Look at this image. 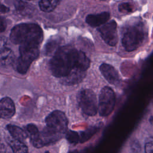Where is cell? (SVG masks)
<instances>
[{
  "label": "cell",
  "instance_id": "1",
  "mask_svg": "<svg viewBox=\"0 0 153 153\" xmlns=\"http://www.w3.org/2000/svg\"><path fill=\"white\" fill-rule=\"evenodd\" d=\"M90 65V60L84 52L71 45H65L53 54L49 62V69L53 75L62 78L74 69L86 71Z\"/></svg>",
  "mask_w": 153,
  "mask_h": 153
},
{
  "label": "cell",
  "instance_id": "2",
  "mask_svg": "<svg viewBox=\"0 0 153 153\" xmlns=\"http://www.w3.org/2000/svg\"><path fill=\"white\" fill-rule=\"evenodd\" d=\"M10 38L15 44L39 45L43 39V32L35 23H20L11 30Z\"/></svg>",
  "mask_w": 153,
  "mask_h": 153
},
{
  "label": "cell",
  "instance_id": "3",
  "mask_svg": "<svg viewBox=\"0 0 153 153\" xmlns=\"http://www.w3.org/2000/svg\"><path fill=\"white\" fill-rule=\"evenodd\" d=\"M148 30L142 20H137L125 27L123 32L122 44L127 51L136 50L146 41Z\"/></svg>",
  "mask_w": 153,
  "mask_h": 153
},
{
  "label": "cell",
  "instance_id": "4",
  "mask_svg": "<svg viewBox=\"0 0 153 153\" xmlns=\"http://www.w3.org/2000/svg\"><path fill=\"white\" fill-rule=\"evenodd\" d=\"M19 53L20 56L14 60L13 64L19 73L25 74L30 64L39 56V45L32 44L21 45L19 47Z\"/></svg>",
  "mask_w": 153,
  "mask_h": 153
},
{
  "label": "cell",
  "instance_id": "5",
  "mask_svg": "<svg viewBox=\"0 0 153 153\" xmlns=\"http://www.w3.org/2000/svg\"><path fill=\"white\" fill-rule=\"evenodd\" d=\"M77 100L81 110L85 114L93 116L97 114V99L95 93L91 90H81L78 94Z\"/></svg>",
  "mask_w": 153,
  "mask_h": 153
},
{
  "label": "cell",
  "instance_id": "6",
  "mask_svg": "<svg viewBox=\"0 0 153 153\" xmlns=\"http://www.w3.org/2000/svg\"><path fill=\"white\" fill-rule=\"evenodd\" d=\"M115 104V96L114 91L109 87H104L99 94L97 110L102 117H106L113 111Z\"/></svg>",
  "mask_w": 153,
  "mask_h": 153
},
{
  "label": "cell",
  "instance_id": "7",
  "mask_svg": "<svg viewBox=\"0 0 153 153\" xmlns=\"http://www.w3.org/2000/svg\"><path fill=\"white\" fill-rule=\"evenodd\" d=\"M46 127L59 133L64 134L67 131L68 120L65 114L59 110L51 112L45 118Z\"/></svg>",
  "mask_w": 153,
  "mask_h": 153
},
{
  "label": "cell",
  "instance_id": "8",
  "mask_svg": "<svg viewBox=\"0 0 153 153\" xmlns=\"http://www.w3.org/2000/svg\"><path fill=\"white\" fill-rule=\"evenodd\" d=\"M117 25L115 20H111L102 25L97 29L102 38L110 46H115L118 42Z\"/></svg>",
  "mask_w": 153,
  "mask_h": 153
},
{
  "label": "cell",
  "instance_id": "9",
  "mask_svg": "<svg viewBox=\"0 0 153 153\" xmlns=\"http://www.w3.org/2000/svg\"><path fill=\"white\" fill-rule=\"evenodd\" d=\"M62 135L63 134L57 133L46 127L42 131L39 132L38 139L33 145L35 148H42L45 145L57 141L62 137Z\"/></svg>",
  "mask_w": 153,
  "mask_h": 153
},
{
  "label": "cell",
  "instance_id": "10",
  "mask_svg": "<svg viewBox=\"0 0 153 153\" xmlns=\"http://www.w3.org/2000/svg\"><path fill=\"white\" fill-rule=\"evenodd\" d=\"M14 60V53L8 45L7 39L4 36H0V65H10L13 64Z\"/></svg>",
  "mask_w": 153,
  "mask_h": 153
},
{
  "label": "cell",
  "instance_id": "11",
  "mask_svg": "<svg viewBox=\"0 0 153 153\" xmlns=\"http://www.w3.org/2000/svg\"><path fill=\"white\" fill-rule=\"evenodd\" d=\"M100 71L104 78L111 84L117 85L120 84V77L117 71L111 65L102 63L100 67Z\"/></svg>",
  "mask_w": 153,
  "mask_h": 153
},
{
  "label": "cell",
  "instance_id": "12",
  "mask_svg": "<svg viewBox=\"0 0 153 153\" xmlns=\"http://www.w3.org/2000/svg\"><path fill=\"white\" fill-rule=\"evenodd\" d=\"M15 112L14 103L10 97H5L0 100V118H10L14 115Z\"/></svg>",
  "mask_w": 153,
  "mask_h": 153
},
{
  "label": "cell",
  "instance_id": "13",
  "mask_svg": "<svg viewBox=\"0 0 153 153\" xmlns=\"http://www.w3.org/2000/svg\"><path fill=\"white\" fill-rule=\"evenodd\" d=\"M109 18V13L102 12L98 14L88 15L85 18V22L91 27H97L100 26L108 22Z\"/></svg>",
  "mask_w": 153,
  "mask_h": 153
},
{
  "label": "cell",
  "instance_id": "14",
  "mask_svg": "<svg viewBox=\"0 0 153 153\" xmlns=\"http://www.w3.org/2000/svg\"><path fill=\"white\" fill-rule=\"evenodd\" d=\"M86 71L79 69L72 70L68 75L62 78L61 82L66 85H74L80 82L85 76Z\"/></svg>",
  "mask_w": 153,
  "mask_h": 153
},
{
  "label": "cell",
  "instance_id": "15",
  "mask_svg": "<svg viewBox=\"0 0 153 153\" xmlns=\"http://www.w3.org/2000/svg\"><path fill=\"white\" fill-rule=\"evenodd\" d=\"M7 128L12 137L20 142H24L27 137L26 131L17 126L8 124L7 126Z\"/></svg>",
  "mask_w": 153,
  "mask_h": 153
},
{
  "label": "cell",
  "instance_id": "16",
  "mask_svg": "<svg viewBox=\"0 0 153 153\" xmlns=\"http://www.w3.org/2000/svg\"><path fill=\"white\" fill-rule=\"evenodd\" d=\"M8 143L13 153H28V149L26 145L22 142L12 137L8 140Z\"/></svg>",
  "mask_w": 153,
  "mask_h": 153
},
{
  "label": "cell",
  "instance_id": "17",
  "mask_svg": "<svg viewBox=\"0 0 153 153\" xmlns=\"http://www.w3.org/2000/svg\"><path fill=\"white\" fill-rule=\"evenodd\" d=\"M60 42H61V41L57 37L51 38V39H50L47 42V43L45 44V54L49 56H50L53 53L54 54L55 52L57 50V49L60 47V46H59L60 45Z\"/></svg>",
  "mask_w": 153,
  "mask_h": 153
},
{
  "label": "cell",
  "instance_id": "18",
  "mask_svg": "<svg viewBox=\"0 0 153 153\" xmlns=\"http://www.w3.org/2000/svg\"><path fill=\"white\" fill-rule=\"evenodd\" d=\"M61 0H40L39 6L44 12L50 13L53 11L59 5Z\"/></svg>",
  "mask_w": 153,
  "mask_h": 153
},
{
  "label": "cell",
  "instance_id": "19",
  "mask_svg": "<svg viewBox=\"0 0 153 153\" xmlns=\"http://www.w3.org/2000/svg\"><path fill=\"white\" fill-rule=\"evenodd\" d=\"M26 133L30 137V141L33 145L38 139L39 132L36 126L33 124H29L26 126Z\"/></svg>",
  "mask_w": 153,
  "mask_h": 153
},
{
  "label": "cell",
  "instance_id": "20",
  "mask_svg": "<svg viewBox=\"0 0 153 153\" xmlns=\"http://www.w3.org/2000/svg\"><path fill=\"white\" fill-rule=\"evenodd\" d=\"M98 130L99 128L96 126H92L84 131H81L80 134H79V142L84 143L85 141L88 140L98 131Z\"/></svg>",
  "mask_w": 153,
  "mask_h": 153
},
{
  "label": "cell",
  "instance_id": "21",
  "mask_svg": "<svg viewBox=\"0 0 153 153\" xmlns=\"http://www.w3.org/2000/svg\"><path fill=\"white\" fill-rule=\"evenodd\" d=\"M15 7L17 11L22 15L27 14L28 13V10L29 9V5L26 2L20 0H17L16 1Z\"/></svg>",
  "mask_w": 153,
  "mask_h": 153
},
{
  "label": "cell",
  "instance_id": "22",
  "mask_svg": "<svg viewBox=\"0 0 153 153\" xmlns=\"http://www.w3.org/2000/svg\"><path fill=\"white\" fill-rule=\"evenodd\" d=\"M135 10L136 7L131 2H123L118 5V10L121 13H130L133 12Z\"/></svg>",
  "mask_w": 153,
  "mask_h": 153
},
{
  "label": "cell",
  "instance_id": "23",
  "mask_svg": "<svg viewBox=\"0 0 153 153\" xmlns=\"http://www.w3.org/2000/svg\"><path fill=\"white\" fill-rule=\"evenodd\" d=\"M66 137L67 140L72 144H76L79 140L78 133L72 130H69L66 132Z\"/></svg>",
  "mask_w": 153,
  "mask_h": 153
},
{
  "label": "cell",
  "instance_id": "24",
  "mask_svg": "<svg viewBox=\"0 0 153 153\" xmlns=\"http://www.w3.org/2000/svg\"><path fill=\"white\" fill-rule=\"evenodd\" d=\"M145 153H153V142L152 137H149L145 142Z\"/></svg>",
  "mask_w": 153,
  "mask_h": 153
},
{
  "label": "cell",
  "instance_id": "25",
  "mask_svg": "<svg viewBox=\"0 0 153 153\" xmlns=\"http://www.w3.org/2000/svg\"><path fill=\"white\" fill-rule=\"evenodd\" d=\"M7 27V23L5 20L0 16V32H4Z\"/></svg>",
  "mask_w": 153,
  "mask_h": 153
},
{
  "label": "cell",
  "instance_id": "26",
  "mask_svg": "<svg viewBox=\"0 0 153 153\" xmlns=\"http://www.w3.org/2000/svg\"><path fill=\"white\" fill-rule=\"evenodd\" d=\"M132 149L133 151V153H140V146L139 143L133 142L132 143Z\"/></svg>",
  "mask_w": 153,
  "mask_h": 153
},
{
  "label": "cell",
  "instance_id": "27",
  "mask_svg": "<svg viewBox=\"0 0 153 153\" xmlns=\"http://www.w3.org/2000/svg\"><path fill=\"white\" fill-rule=\"evenodd\" d=\"M10 10L9 8L5 6L4 5H3L2 4H1L0 2V13H6L7 12H8Z\"/></svg>",
  "mask_w": 153,
  "mask_h": 153
},
{
  "label": "cell",
  "instance_id": "28",
  "mask_svg": "<svg viewBox=\"0 0 153 153\" xmlns=\"http://www.w3.org/2000/svg\"><path fill=\"white\" fill-rule=\"evenodd\" d=\"M68 153H79V152L76 150H73V151H71L69 152Z\"/></svg>",
  "mask_w": 153,
  "mask_h": 153
},
{
  "label": "cell",
  "instance_id": "29",
  "mask_svg": "<svg viewBox=\"0 0 153 153\" xmlns=\"http://www.w3.org/2000/svg\"><path fill=\"white\" fill-rule=\"evenodd\" d=\"M45 153H50V152H48V151H46Z\"/></svg>",
  "mask_w": 153,
  "mask_h": 153
},
{
  "label": "cell",
  "instance_id": "30",
  "mask_svg": "<svg viewBox=\"0 0 153 153\" xmlns=\"http://www.w3.org/2000/svg\"><path fill=\"white\" fill-rule=\"evenodd\" d=\"M27 1H32V0H27Z\"/></svg>",
  "mask_w": 153,
  "mask_h": 153
},
{
  "label": "cell",
  "instance_id": "31",
  "mask_svg": "<svg viewBox=\"0 0 153 153\" xmlns=\"http://www.w3.org/2000/svg\"><path fill=\"white\" fill-rule=\"evenodd\" d=\"M102 1H105V0H102Z\"/></svg>",
  "mask_w": 153,
  "mask_h": 153
}]
</instances>
